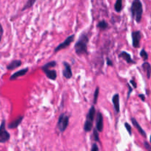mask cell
Returning <instances> with one entry per match:
<instances>
[{
	"instance_id": "obj_20",
	"label": "cell",
	"mask_w": 151,
	"mask_h": 151,
	"mask_svg": "<svg viewBox=\"0 0 151 151\" xmlns=\"http://www.w3.org/2000/svg\"><path fill=\"white\" fill-rule=\"evenodd\" d=\"M122 0H116L115 3V5H114V9H115V11L117 13H120L122 10Z\"/></svg>"
},
{
	"instance_id": "obj_5",
	"label": "cell",
	"mask_w": 151,
	"mask_h": 151,
	"mask_svg": "<svg viewBox=\"0 0 151 151\" xmlns=\"http://www.w3.org/2000/svg\"><path fill=\"white\" fill-rule=\"evenodd\" d=\"M6 122L4 119L1 121L0 124V143H5L9 141L10 135L6 130Z\"/></svg>"
},
{
	"instance_id": "obj_30",
	"label": "cell",
	"mask_w": 151,
	"mask_h": 151,
	"mask_svg": "<svg viewBox=\"0 0 151 151\" xmlns=\"http://www.w3.org/2000/svg\"><path fill=\"white\" fill-rule=\"evenodd\" d=\"M3 33H4V29H3L2 26H1V24H0V42H1V38H2Z\"/></svg>"
},
{
	"instance_id": "obj_18",
	"label": "cell",
	"mask_w": 151,
	"mask_h": 151,
	"mask_svg": "<svg viewBox=\"0 0 151 151\" xmlns=\"http://www.w3.org/2000/svg\"><path fill=\"white\" fill-rule=\"evenodd\" d=\"M96 26H97V27L102 31L105 30V29H107L109 27V24H108V23L105 20H102L100 21V22H99Z\"/></svg>"
},
{
	"instance_id": "obj_4",
	"label": "cell",
	"mask_w": 151,
	"mask_h": 151,
	"mask_svg": "<svg viewBox=\"0 0 151 151\" xmlns=\"http://www.w3.org/2000/svg\"><path fill=\"white\" fill-rule=\"evenodd\" d=\"M69 119L70 116L66 115L65 114H62L59 116L56 127H57V128L61 133L65 132V130L68 127V125H69Z\"/></svg>"
},
{
	"instance_id": "obj_16",
	"label": "cell",
	"mask_w": 151,
	"mask_h": 151,
	"mask_svg": "<svg viewBox=\"0 0 151 151\" xmlns=\"http://www.w3.org/2000/svg\"><path fill=\"white\" fill-rule=\"evenodd\" d=\"M130 119H131V122H132V123H133V125H134L135 128L138 130V131L139 132V134H140L143 137L146 138V137H147L146 133H145V131L142 129V127H141L140 125L139 124V122H137V120H136L134 117H132Z\"/></svg>"
},
{
	"instance_id": "obj_14",
	"label": "cell",
	"mask_w": 151,
	"mask_h": 151,
	"mask_svg": "<svg viewBox=\"0 0 151 151\" xmlns=\"http://www.w3.org/2000/svg\"><path fill=\"white\" fill-rule=\"evenodd\" d=\"M22 60H12L10 63L7 66V70H14V69H17L19 68V66H22Z\"/></svg>"
},
{
	"instance_id": "obj_8",
	"label": "cell",
	"mask_w": 151,
	"mask_h": 151,
	"mask_svg": "<svg viewBox=\"0 0 151 151\" xmlns=\"http://www.w3.org/2000/svg\"><path fill=\"white\" fill-rule=\"evenodd\" d=\"M96 128L99 132H102L104 128V122H103V116L100 111H98L96 113Z\"/></svg>"
},
{
	"instance_id": "obj_29",
	"label": "cell",
	"mask_w": 151,
	"mask_h": 151,
	"mask_svg": "<svg viewBox=\"0 0 151 151\" xmlns=\"http://www.w3.org/2000/svg\"><path fill=\"white\" fill-rule=\"evenodd\" d=\"M144 147H145V148L147 149V150H151V146L150 145V144L147 142L145 141L144 142Z\"/></svg>"
},
{
	"instance_id": "obj_28",
	"label": "cell",
	"mask_w": 151,
	"mask_h": 151,
	"mask_svg": "<svg viewBox=\"0 0 151 151\" xmlns=\"http://www.w3.org/2000/svg\"><path fill=\"white\" fill-rule=\"evenodd\" d=\"M99 150V147H98L97 145H96V143H94V144L93 145V146H92L91 149H90V150L91 151H98Z\"/></svg>"
},
{
	"instance_id": "obj_12",
	"label": "cell",
	"mask_w": 151,
	"mask_h": 151,
	"mask_svg": "<svg viewBox=\"0 0 151 151\" xmlns=\"http://www.w3.org/2000/svg\"><path fill=\"white\" fill-rule=\"evenodd\" d=\"M23 119H24V116L23 115H22H22H20V116H18L16 119H14L13 122L9 123L8 125H7V128H8L9 129H15V128H17L18 126L22 123Z\"/></svg>"
},
{
	"instance_id": "obj_7",
	"label": "cell",
	"mask_w": 151,
	"mask_h": 151,
	"mask_svg": "<svg viewBox=\"0 0 151 151\" xmlns=\"http://www.w3.org/2000/svg\"><path fill=\"white\" fill-rule=\"evenodd\" d=\"M132 44L134 48H139L140 47V41L142 38V32L141 31H133L131 34Z\"/></svg>"
},
{
	"instance_id": "obj_22",
	"label": "cell",
	"mask_w": 151,
	"mask_h": 151,
	"mask_svg": "<svg viewBox=\"0 0 151 151\" xmlns=\"http://www.w3.org/2000/svg\"><path fill=\"white\" fill-rule=\"evenodd\" d=\"M99 94V87H96V90H95L94 95H93V104H96V103H97Z\"/></svg>"
},
{
	"instance_id": "obj_10",
	"label": "cell",
	"mask_w": 151,
	"mask_h": 151,
	"mask_svg": "<svg viewBox=\"0 0 151 151\" xmlns=\"http://www.w3.org/2000/svg\"><path fill=\"white\" fill-rule=\"evenodd\" d=\"M118 58H123L127 63H129V64H136V61L132 59L131 55L125 51L121 52L118 55Z\"/></svg>"
},
{
	"instance_id": "obj_1",
	"label": "cell",
	"mask_w": 151,
	"mask_h": 151,
	"mask_svg": "<svg viewBox=\"0 0 151 151\" xmlns=\"http://www.w3.org/2000/svg\"><path fill=\"white\" fill-rule=\"evenodd\" d=\"M88 42L89 38L86 34H82L81 35H80L79 38L74 46L76 55L79 56L83 55H88V51H87Z\"/></svg>"
},
{
	"instance_id": "obj_33",
	"label": "cell",
	"mask_w": 151,
	"mask_h": 151,
	"mask_svg": "<svg viewBox=\"0 0 151 151\" xmlns=\"http://www.w3.org/2000/svg\"><path fill=\"white\" fill-rule=\"evenodd\" d=\"M150 143H151V136H150Z\"/></svg>"
},
{
	"instance_id": "obj_19",
	"label": "cell",
	"mask_w": 151,
	"mask_h": 151,
	"mask_svg": "<svg viewBox=\"0 0 151 151\" xmlns=\"http://www.w3.org/2000/svg\"><path fill=\"white\" fill-rule=\"evenodd\" d=\"M56 65H57L56 62L55 61V60H53V61H50L47 63H46V64H44V66H41V70L44 71L45 70V69H52V68L56 67Z\"/></svg>"
},
{
	"instance_id": "obj_13",
	"label": "cell",
	"mask_w": 151,
	"mask_h": 151,
	"mask_svg": "<svg viewBox=\"0 0 151 151\" xmlns=\"http://www.w3.org/2000/svg\"><path fill=\"white\" fill-rule=\"evenodd\" d=\"M112 103L113 104L114 109H115V113H119L120 111V104H119V94H115L113 96Z\"/></svg>"
},
{
	"instance_id": "obj_21",
	"label": "cell",
	"mask_w": 151,
	"mask_h": 151,
	"mask_svg": "<svg viewBox=\"0 0 151 151\" xmlns=\"http://www.w3.org/2000/svg\"><path fill=\"white\" fill-rule=\"evenodd\" d=\"M36 1L37 0H28V1H27L26 4H25V6L22 7V11H25V10H27V9H29L30 8V7H32Z\"/></svg>"
},
{
	"instance_id": "obj_25",
	"label": "cell",
	"mask_w": 151,
	"mask_h": 151,
	"mask_svg": "<svg viewBox=\"0 0 151 151\" xmlns=\"http://www.w3.org/2000/svg\"><path fill=\"white\" fill-rule=\"evenodd\" d=\"M124 127H125L126 130H127V131L128 132L129 135L132 136V128H131V126L129 125V123L125 122V123H124Z\"/></svg>"
},
{
	"instance_id": "obj_9",
	"label": "cell",
	"mask_w": 151,
	"mask_h": 151,
	"mask_svg": "<svg viewBox=\"0 0 151 151\" xmlns=\"http://www.w3.org/2000/svg\"><path fill=\"white\" fill-rule=\"evenodd\" d=\"M63 66L64 68H65L63 72H62V75H63L64 78L67 80L70 79L73 76V72L72 69H71V66L70 65V63H68V62L66 61L63 62Z\"/></svg>"
},
{
	"instance_id": "obj_24",
	"label": "cell",
	"mask_w": 151,
	"mask_h": 151,
	"mask_svg": "<svg viewBox=\"0 0 151 151\" xmlns=\"http://www.w3.org/2000/svg\"><path fill=\"white\" fill-rule=\"evenodd\" d=\"M93 138L96 142H99V131H97L96 128L93 129Z\"/></svg>"
},
{
	"instance_id": "obj_17",
	"label": "cell",
	"mask_w": 151,
	"mask_h": 151,
	"mask_svg": "<svg viewBox=\"0 0 151 151\" xmlns=\"http://www.w3.org/2000/svg\"><path fill=\"white\" fill-rule=\"evenodd\" d=\"M142 66L143 70L144 71V72L146 73L147 79H150L151 76V65L148 62L145 61L144 63H143V64H142Z\"/></svg>"
},
{
	"instance_id": "obj_3",
	"label": "cell",
	"mask_w": 151,
	"mask_h": 151,
	"mask_svg": "<svg viewBox=\"0 0 151 151\" xmlns=\"http://www.w3.org/2000/svg\"><path fill=\"white\" fill-rule=\"evenodd\" d=\"M95 116H96V109L94 106H92L86 116V120L84 125V130L85 132H90L93 129Z\"/></svg>"
},
{
	"instance_id": "obj_32",
	"label": "cell",
	"mask_w": 151,
	"mask_h": 151,
	"mask_svg": "<svg viewBox=\"0 0 151 151\" xmlns=\"http://www.w3.org/2000/svg\"><path fill=\"white\" fill-rule=\"evenodd\" d=\"M139 97H140L141 100H142V101H145V96L144 95V94H139Z\"/></svg>"
},
{
	"instance_id": "obj_15",
	"label": "cell",
	"mask_w": 151,
	"mask_h": 151,
	"mask_svg": "<svg viewBox=\"0 0 151 151\" xmlns=\"http://www.w3.org/2000/svg\"><path fill=\"white\" fill-rule=\"evenodd\" d=\"M44 73V75H46L48 79L52 80V81H55L56 80L57 78V73H56V70H53V69H45V70L43 71Z\"/></svg>"
},
{
	"instance_id": "obj_11",
	"label": "cell",
	"mask_w": 151,
	"mask_h": 151,
	"mask_svg": "<svg viewBox=\"0 0 151 151\" xmlns=\"http://www.w3.org/2000/svg\"><path fill=\"white\" fill-rule=\"evenodd\" d=\"M28 70H29V69H28V67H26L25 68V69H21V70H19L18 72H15V73H13V75L10 77V81H15V80L20 78V77L25 76L27 74V72H28Z\"/></svg>"
},
{
	"instance_id": "obj_23",
	"label": "cell",
	"mask_w": 151,
	"mask_h": 151,
	"mask_svg": "<svg viewBox=\"0 0 151 151\" xmlns=\"http://www.w3.org/2000/svg\"><path fill=\"white\" fill-rule=\"evenodd\" d=\"M140 56L142 58H143V60H144V61L147 60L148 54H147V52L145 51L144 49H142V51H141V52H140Z\"/></svg>"
},
{
	"instance_id": "obj_2",
	"label": "cell",
	"mask_w": 151,
	"mask_h": 151,
	"mask_svg": "<svg viewBox=\"0 0 151 151\" xmlns=\"http://www.w3.org/2000/svg\"><path fill=\"white\" fill-rule=\"evenodd\" d=\"M132 17L136 20L138 24L142 21V14H143V6L140 0H133L130 7Z\"/></svg>"
},
{
	"instance_id": "obj_6",
	"label": "cell",
	"mask_w": 151,
	"mask_h": 151,
	"mask_svg": "<svg viewBox=\"0 0 151 151\" xmlns=\"http://www.w3.org/2000/svg\"><path fill=\"white\" fill-rule=\"evenodd\" d=\"M74 39H75V35H74V34H73V35L68 36V38L65 39V41H63L62 43H61L59 45H58V47H56V48H55L54 52H59L60 50L68 48V47L70 45L71 43L73 42Z\"/></svg>"
},
{
	"instance_id": "obj_31",
	"label": "cell",
	"mask_w": 151,
	"mask_h": 151,
	"mask_svg": "<svg viewBox=\"0 0 151 151\" xmlns=\"http://www.w3.org/2000/svg\"><path fill=\"white\" fill-rule=\"evenodd\" d=\"M107 66H113L112 60H111L109 58H107Z\"/></svg>"
},
{
	"instance_id": "obj_26",
	"label": "cell",
	"mask_w": 151,
	"mask_h": 151,
	"mask_svg": "<svg viewBox=\"0 0 151 151\" xmlns=\"http://www.w3.org/2000/svg\"><path fill=\"white\" fill-rule=\"evenodd\" d=\"M127 86H128L129 91H128V93H127V99H129V97H130V94H131L132 91H133V88H132V87H131L130 84H129V83H127Z\"/></svg>"
},
{
	"instance_id": "obj_27",
	"label": "cell",
	"mask_w": 151,
	"mask_h": 151,
	"mask_svg": "<svg viewBox=\"0 0 151 151\" xmlns=\"http://www.w3.org/2000/svg\"><path fill=\"white\" fill-rule=\"evenodd\" d=\"M130 84H132V85H133V88H137V83H136V82L134 81V79H133H133L130 80Z\"/></svg>"
}]
</instances>
